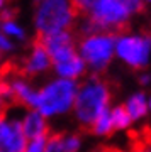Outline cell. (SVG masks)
I'll return each instance as SVG.
<instances>
[{
	"mask_svg": "<svg viewBox=\"0 0 151 152\" xmlns=\"http://www.w3.org/2000/svg\"><path fill=\"white\" fill-rule=\"evenodd\" d=\"M131 122H132V118H131V115H129V112H127V108H126V105H119V107H115V108L112 110L114 129H117V130L127 129Z\"/></svg>",
	"mask_w": 151,
	"mask_h": 152,
	"instance_id": "15",
	"label": "cell"
},
{
	"mask_svg": "<svg viewBox=\"0 0 151 152\" xmlns=\"http://www.w3.org/2000/svg\"><path fill=\"white\" fill-rule=\"evenodd\" d=\"M85 64L87 63L83 61V58L78 54V56H75V58L68 59V61L56 63V64H54V71L59 75V78H63V80H73V81H75V78L83 75Z\"/></svg>",
	"mask_w": 151,
	"mask_h": 152,
	"instance_id": "11",
	"label": "cell"
},
{
	"mask_svg": "<svg viewBox=\"0 0 151 152\" xmlns=\"http://www.w3.org/2000/svg\"><path fill=\"white\" fill-rule=\"evenodd\" d=\"M97 2L98 0H71V4L78 14H90L92 9L97 5Z\"/></svg>",
	"mask_w": 151,
	"mask_h": 152,
	"instance_id": "18",
	"label": "cell"
},
{
	"mask_svg": "<svg viewBox=\"0 0 151 152\" xmlns=\"http://www.w3.org/2000/svg\"><path fill=\"white\" fill-rule=\"evenodd\" d=\"M90 130L95 135H107L114 130V124H112V110H105L100 117H98L93 125L90 127Z\"/></svg>",
	"mask_w": 151,
	"mask_h": 152,
	"instance_id": "14",
	"label": "cell"
},
{
	"mask_svg": "<svg viewBox=\"0 0 151 152\" xmlns=\"http://www.w3.org/2000/svg\"><path fill=\"white\" fill-rule=\"evenodd\" d=\"M115 53L126 64L143 68L150 59L151 36H122L117 39Z\"/></svg>",
	"mask_w": 151,
	"mask_h": 152,
	"instance_id": "6",
	"label": "cell"
},
{
	"mask_svg": "<svg viewBox=\"0 0 151 152\" xmlns=\"http://www.w3.org/2000/svg\"><path fill=\"white\" fill-rule=\"evenodd\" d=\"M117 39L114 34H95L83 37L80 42V56L93 71H102L110 63Z\"/></svg>",
	"mask_w": 151,
	"mask_h": 152,
	"instance_id": "5",
	"label": "cell"
},
{
	"mask_svg": "<svg viewBox=\"0 0 151 152\" xmlns=\"http://www.w3.org/2000/svg\"><path fill=\"white\" fill-rule=\"evenodd\" d=\"M65 149H66V152H78V149H80V139L76 135L65 137Z\"/></svg>",
	"mask_w": 151,
	"mask_h": 152,
	"instance_id": "21",
	"label": "cell"
},
{
	"mask_svg": "<svg viewBox=\"0 0 151 152\" xmlns=\"http://www.w3.org/2000/svg\"><path fill=\"white\" fill-rule=\"evenodd\" d=\"M38 41L46 48V51H48L49 56H51V59L56 58L58 54H61L66 49L75 48V46H73V36H71L68 31L49 34V36H39Z\"/></svg>",
	"mask_w": 151,
	"mask_h": 152,
	"instance_id": "9",
	"label": "cell"
},
{
	"mask_svg": "<svg viewBox=\"0 0 151 152\" xmlns=\"http://www.w3.org/2000/svg\"><path fill=\"white\" fill-rule=\"evenodd\" d=\"M122 2L127 5V9H129L132 14H136V12H141V9H143L141 0H122Z\"/></svg>",
	"mask_w": 151,
	"mask_h": 152,
	"instance_id": "22",
	"label": "cell"
},
{
	"mask_svg": "<svg viewBox=\"0 0 151 152\" xmlns=\"http://www.w3.org/2000/svg\"><path fill=\"white\" fill-rule=\"evenodd\" d=\"M131 152H151V135L150 137L141 135L139 139H136Z\"/></svg>",
	"mask_w": 151,
	"mask_h": 152,
	"instance_id": "19",
	"label": "cell"
},
{
	"mask_svg": "<svg viewBox=\"0 0 151 152\" xmlns=\"http://www.w3.org/2000/svg\"><path fill=\"white\" fill-rule=\"evenodd\" d=\"M12 90L16 95V102H21L22 105H26L29 108L36 110V103H38V91H34L26 81H22L19 78L12 80Z\"/></svg>",
	"mask_w": 151,
	"mask_h": 152,
	"instance_id": "12",
	"label": "cell"
},
{
	"mask_svg": "<svg viewBox=\"0 0 151 152\" xmlns=\"http://www.w3.org/2000/svg\"><path fill=\"white\" fill-rule=\"evenodd\" d=\"M0 145L2 152H26L27 137L22 129V122H9L2 118L0 122Z\"/></svg>",
	"mask_w": 151,
	"mask_h": 152,
	"instance_id": "7",
	"label": "cell"
},
{
	"mask_svg": "<svg viewBox=\"0 0 151 152\" xmlns=\"http://www.w3.org/2000/svg\"><path fill=\"white\" fill-rule=\"evenodd\" d=\"M139 81H141V85H148V83H150V76H148V75L141 76V78H139Z\"/></svg>",
	"mask_w": 151,
	"mask_h": 152,
	"instance_id": "24",
	"label": "cell"
},
{
	"mask_svg": "<svg viewBox=\"0 0 151 152\" xmlns=\"http://www.w3.org/2000/svg\"><path fill=\"white\" fill-rule=\"evenodd\" d=\"M98 152H121V151H117V149H110V147H104V149H100Z\"/></svg>",
	"mask_w": 151,
	"mask_h": 152,
	"instance_id": "25",
	"label": "cell"
},
{
	"mask_svg": "<svg viewBox=\"0 0 151 152\" xmlns=\"http://www.w3.org/2000/svg\"><path fill=\"white\" fill-rule=\"evenodd\" d=\"M0 48H2V51H4V53H5V51H12V49H14V44H12L10 41L5 37V34L0 37Z\"/></svg>",
	"mask_w": 151,
	"mask_h": 152,
	"instance_id": "23",
	"label": "cell"
},
{
	"mask_svg": "<svg viewBox=\"0 0 151 152\" xmlns=\"http://www.w3.org/2000/svg\"><path fill=\"white\" fill-rule=\"evenodd\" d=\"M148 102H146V98L143 93H136L132 96L127 100V103H126V108L129 112L131 118L132 120H138L141 117H144L146 115V110H148Z\"/></svg>",
	"mask_w": 151,
	"mask_h": 152,
	"instance_id": "13",
	"label": "cell"
},
{
	"mask_svg": "<svg viewBox=\"0 0 151 152\" xmlns=\"http://www.w3.org/2000/svg\"><path fill=\"white\" fill-rule=\"evenodd\" d=\"M78 17L71 0H43L36 10V29L39 36L63 32Z\"/></svg>",
	"mask_w": 151,
	"mask_h": 152,
	"instance_id": "2",
	"label": "cell"
},
{
	"mask_svg": "<svg viewBox=\"0 0 151 152\" xmlns=\"http://www.w3.org/2000/svg\"><path fill=\"white\" fill-rule=\"evenodd\" d=\"M36 2H39V4H41V2H43V0H36Z\"/></svg>",
	"mask_w": 151,
	"mask_h": 152,
	"instance_id": "27",
	"label": "cell"
},
{
	"mask_svg": "<svg viewBox=\"0 0 151 152\" xmlns=\"http://www.w3.org/2000/svg\"><path fill=\"white\" fill-rule=\"evenodd\" d=\"M148 2H151V0H148Z\"/></svg>",
	"mask_w": 151,
	"mask_h": 152,
	"instance_id": "28",
	"label": "cell"
},
{
	"mask_svg": "<svg viewBox=\"0 0 151 152\" xmlns=\"http://www.w3.org/2000/svg\"><path fill=\"white\" fill-rule=\"evenodd\" d=\"M148 105H150V108H151V98H150V102H148Z\"/></svg>",
	"mask_w": 151,
	"mask_h": 152,
	"instance_id": "26",
	"label": "cell"
},
{
	"mask_svg": "<svg viewBox=\"0 0 151 152\" xmlns=\"http://www.w3.org/2000/svg\"><path fill=\"white\" fill-rule=\"evenodd\" d=\"M131 15L132 12L122 0H98L97 5L88 14L100 34H112V31H121Z\"/></svg>",
	"mask_w": 151,
	"mask_h": 152,
	"instance_id": "4",
	"label": "cell"
},
{
	"mask_svg": "<svg viewBox=\"0 0 151 152\" xmlns=\"http://www.w3.org/2000/svg\"><path fill=\"white\" fill-rule=\"evenodd\" d=\"M46 152H66L65 149V137L63 135H51L46 144Z\"/></svg>",
	"mask_w": 151,
	"mask_h": 152,
	"instance_id": "17",
	"label": "cell"
},
{
	"mask_svg": "<svg viewBox=\"0 0 151 152\" xmlns=\"http://www.w3.org/2000/svg\"><path fill=\"white\" fill-rule=\"evenodd\" d=\"M51 56L49 53L46 51L43 44L36 41L33 46V51H31V54L26 58L24 61V64H22V73L24 75H36V73H43L46 71L51 66Z\"/></svg>",
	"mask_w": 151,
	"mask_h": 152,
	"instance_id": "8",
	"label": "cell"
},
{
	"mask_svg": "<svg viewBox=\"0 0 151 152\" xmlns=\"http://www.w3.org/2000/svg\"><path fill=\"white\" fill-rule=\"evenodd\" d=\"M48 135L44 137H38V139H34V140L29 142V145H27L26 152H46V144H48Z\"/></svg>",
	"mask_w": 151,
	"mask_h": 152,
	"instance_id": "20",
	"label": "cell"
},
{
	"mask_svg": "<svg viewBox=\"0 0 151 152\" xmlns=\"http://www.w3.org/2000/svg\"><path fill=\"white\" fill-rule=\"evenodd\" d=\"M78 86L73 80H63L59 78L56 81H51L49 85L38 91V103L36 110L44 117L65 113L71 107H75Z\"/></svg>",
	"mask_w": 151,
	"mask_h": 152,
	"instance_id": "3",
	"label": "cell"
},
{
	"mask_svg": "<svg viewBox=\"0 0 151 152\" xmlns=\"http://www.w3.org/2000/svg\"><path fill=\"white\" fill-rule=\"evenodd\" d=\"M22 129H24V134H26L27 139H38V137H44L48 135V125H46V120H44V115L39 113L38 110H33L24 117L22 120Z\"/></svg>",
	"mask_w": 151,
	"mask_h": 152,
	"instance_id": "10",
	"label": "cell"
},
{
	"mask_svg": "<svg viewBox=\"0 0 151 152\" xmlns=\"http://www.w3.org/2000/svg\"><path fill=\"white\" fill-rule=\"evenodd\" d=\"M109 100H110V91H109L107 85L102 80L92 76L88 81L78 88L76 102L73 107L78 122L81 125L92 127L93 122L105 110H109Z\"/></svg>",
	"mask_w": 151,
	"mask_h": 152,
	"instance_id": "1",
	"label": "cell"
},
{
	"mask_svg": "<svg viewBox=\"0 0 151 152\" xmlns=\"http://www.w3.org/2000/svg\"><path fill=\"white\" fill-rule=\"evenodd\" d=\"M2 31H4V34H5V36H12V37L21 39V41H24V39H26L24 31H22V29L19 27L14 20H5V22H4V24H2Z\"/></svg>",
	"mask_w": 151,
	"mask_h": 152,
	"instance_id": "16",
	"label": "cell"
}]
</instances>
